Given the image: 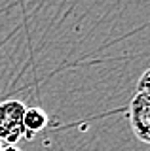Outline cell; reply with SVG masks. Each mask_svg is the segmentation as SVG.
<instances>
[{
    "label": "cell",
    "instance_id": "cell-3",
    "mask_svg": "<svg viewBox=\"0 0 150 151\" xmlns=\"http://www.w3.org/2000/svg\"><path fill=\"white\" fill-rule=\"evenodd\" d=\"M48 113H46L42 108H27L25 115H23V127H25V138L32 140L36 132H40L42 129L48 127Z\"/></svg>",
    "mask_w": 150,
    "mask_h": 151
},
{
    "label": "cell",
    "instance_id": "cell-6",
    "mask_svg": "<svg viewBox=\"0 0 150 151\" xmlns=\"http://www.w3.org/2000/svg\"><path fill=\"white\" fill-rule=\"evenodd\" d=\"M0 149H2V145H0Z\"/></svg>",
    "mask_w": 150,
    "mask_h": 151
},
{
    "label": "cell",
    "instance_id": "cell-5",
    "mask_svg": "<svg viewBox=\"0 0 150 151\" xmlns=\"http://www.w3.org/2000/svg\"><path fill=\"white\" fill-rule=\"evenodd\" d=\"M0 151H21V149L17 147V145H6V147H2Z\"/></svg>",
    "mask_w": 150,
    "mask_h": 151
},
{
    "label": "cell",
    "instance_id": "cell-1",
    "mask_svg": "<svg viewBox=\"0 0 150 151\" xmlns=\"http://www.w3.org/2000/svg\"><path fill=\"white\" fill-rule=\"evenodd\" d=\"M27 106L21 100H4L0 102V142L8 145H17V142L25 138L23 115Z\"/></svg>",
    "mask_w": 150,
    "mask_h": 151
},
{
    "label": "cell",
    "instance_id": "cell-4",
    "mask_svg": "<svg viewBox=\"0 0 150 151\" xmlns=\"http://www.w3.org/2000/svg\"><path fill=\"white\" fill-rule=\"evenodd\" d=\"M137 93L150 96V68L144 70V72L141 74V78H139V81H137Z\"/></svg>",
    "mask_w": 150,
    "mask_h": 151
},
{
    "label": "cell",
    "instance_id": "cell-2",
    "mask_svg": "<svg viewBox=\"0 0 150 151\" xmlns=\"http://www.w3.org/2000/svg\"><path fill=\"white\" fill-rule=\"evenodd\" d=\"M127 119L135 138L150 145V96L135 94L127 108Z\"/></svg>",
    "mask_w": 150,
    "mask_h": 151
}]
</instances>
